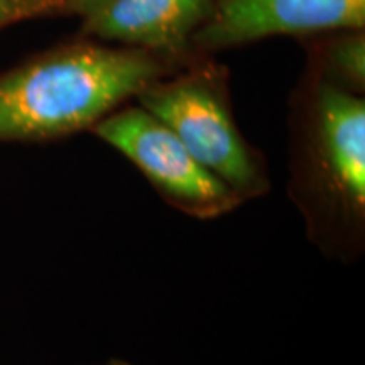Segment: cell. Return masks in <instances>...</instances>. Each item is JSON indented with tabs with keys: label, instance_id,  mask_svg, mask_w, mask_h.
Returning <instances> with one entry per match:
<instances>
[{
	"label": "cell",
	"instance_id": "52a82bcc",
	"mask_svg": "<svg viewBox=\"0 0 365 365\" xmlns=\"http://www.w3.org/2000/svg\"><path fill=\"white\" fill-rule=\"evenodd\" d=\"M308 71L336 88L362 95L365 90L364 29L335 31L308 38Z\"/></svg>",
	"mask_w": 365,
	"mask_h": 365
},
{
	"label": "cell",
	"instance_id": "5b68a950",
	"mask_svg": "<svg viewBox=\"0 0 365 365\" xmlns=\"http://www.w3.org/2000/svg\"><path fill=\"white\" fill-rule=\"evenodd\" d=\"M365 0H215L191 39L195 54L212 56L272 36H313L364 29Z\"/></svg>",
	"mask_w": 365,
	"mask_h": 365
},
{
	"label": "cell",
	"instance_id": "9c48e42d",
	"mask_svg": "<svg viewBox=\"0 0 365 365\" xmlns=\"http://www.w3.org/2000/svg\"><path fill=\"white\" fill-rule=\"evenodd\" d=\"M107 2L110 0H66V16H76L80 19H85Z\"/></svg>",
	"mask_w": 365,
	"mask_h": 365
},
{
	"label": "cell",
	"instance_id": "3957f363",
	"mask_svg": "<svg viewBox=\"0 0 365 365\" xmlns=\"http://www.w3.org/2000/svg\"><path fill=\"white\" fill-rule=\"evenodd\" d=\"M135 102L161 120L242 203L271 191L266 158L235 120L227 66L212 56H196L145 86Z\"/></svg>",
	"mask_w": 365,
	"mask_h": 365
},
{
	"label": "cell",
	"instance_id": "8992f818",
	"mask_svg": "<svg viewBox=\"0 0 365 365\" xmlns=\"http://www.w3.org/2000/svg\"><path fill=\"white\" fill-rule=\"evenodd\" d=\"M213 9L215 0H110L81 19L80 36L190 63L202 56L191 39Z\"/></svg>",
	"mask_w": 365,
	"mask_h": 365
},
{
	"label": "cell",
	"instance_id": "30bf717a",
	"mask_svg": "<svg viewBox=\"0 0 365 365\" xmlns=\"http://www.w3.org/2000/svg\"><path fill=\"white\" fill-rule=\"evenodd\" d=\"M90 365H132L130 362H127L124 359H107L103 360V362H98V364H90Z\"/></svg>",
	"mask_w": 365,
	"mask_h": 365
},
{
	"label": "cell",
	"instance_id": "277c9868",
	"mask_svg": "<svg viewBox=\"0 0 365 365\" xmlns=\"http://www.w3.org/2000/svg\"><path fill=\"white\" fill-rule=\"evenodd\" d=\"M91 134L134 164L164 202L186 217L215 220L244 205L161 120L137 102L118 107L100 120Z\"/></svg>",
	"mask_w": 365,
	"mask_h": 365
},
{
	"label": "cell",
	"instance_id": "ba28073f",
	"mask_svg": "<svg viewBox=\"0 0 365 365\" xmlns=\"http://www.w3.org/2000/svg\"><path fill=\"white\" fill-rule=\"evenodd\" d=\"M49 16H66V0H0V29Z\"/></svg>",
	"mask_w": 365,
	"mask_h": 365
},
{
	"label": "cell",
	"instance_id": "7a4b0ae2",
	"mask_svg": "<svg viewBox=\"0 0 365 365\" xmlns=\"http://www.w3.org/2000/svg\"><path fill=\"white\" fill-rule=\"evenodd\" d=\"M287 196L308 240L333 262L365 250V100L312 71L291 102Z\"/></svg>",
	"mask_w": 365,
	"mask_h": 365
},
{
	"label": "cell",
	"instance_id": "6da1fadb",
	"mask_svg": "<svg viewBox=\"0 0 365 365\" xmlns=\"http://www.w3.org/2000/svg\"><path fill=\"white\" fill-rule=\"evenodd\" d=\"M143 49L81 38L0 73V144L91 132L154 81L185 66Z\"/></svg>",
	"mask_w": 365,
	"mask_h": 365
}]
</instances>
